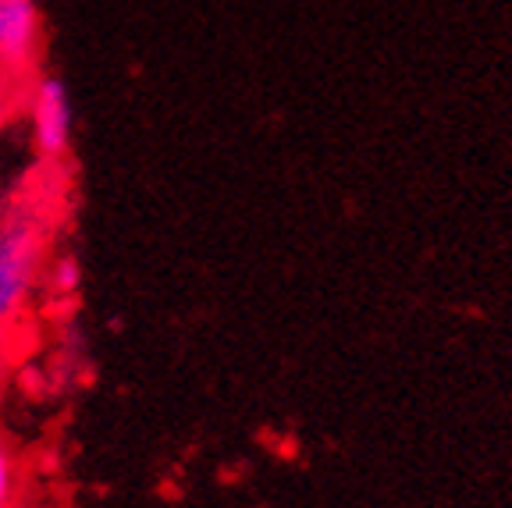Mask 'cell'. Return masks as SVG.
Returning <instances> with one entry per match:
<instances>
[{
    "instance_id": "3",
    "label": "cell",
    "mask_w": 512,
    "mask_h": 508,
    "mask_svg": "<svg viewBox=\"0 0 512 508\" xmlns=\"http://www.w3.org/2000/svg\"><path fill=\"white\" fill-rule=\"evenodd\" d=\"M40 50V4L0 0V72L25 79Z\"/></svg>"
},
{
    "instance_id": "4",
    "label": "cell",
    "mask_w": 512,
    "mask_h": 508,
    "mask_svg": "<svg viewBox=\"0 0 512 508\" xmlns=\"http://www.w3.org/2000/svg\"><path fill=\"white\" fill-rule=\"evenodd\" d=\"M18 498H22V466L15 448L0 437V508H18Z\"/></svg>"
},
{
    "instance_id": "2",
    "label": "cell",
    "mask_w": 512,
    "mask_h": 508,
    "mask_svg": "<svg viewBox=\"0 0 512 508\" xmlns=\"http://www.w3.org/2000/svg\"><path fill=\"white\" fill-rule=\"evenodd\" d=\"M25 107H29V128H32V143L40 150V157H64L68 146H72V100H68V89L54 75H40V79L29 82V96H25Z\"/></svg>"
},
{
    "instance_id": "5",
    "label": "cell",
    "mask_w": 512,
    "mask_h": 508,
    "mask_svg": "<svg viewBox=\"0 0 512 508\" xmlns=\"http://www.w3.org/2000/svg\"><path fill=\"white\" fill-rule=\"evenodd\" d=\"M82 285V267L75 256H57L54 263H50V274H47V288L54 295H75Z\"/></svg>"
},
{
    "instance_id": "1",
    "label": "cell",
    "mask_w": 512,
    "mask_h": 508,
    "mask_svg": "<svg viewBox=\"0 0 512 508\" xmlns=\"http://www.w3.org/2000/svg\"><path fill=\"white\" fill-rule=\"evenodd\" d=\"M43 228L32 217L11 214L0 221V324H15L29 306L40 274Z\"/></svg>"
},
{
    "instance_id": "6",
    "label": "cell",
    "mask_w": 512,
    "mask_h": 508,
    "mask_svg": "<svg viewBox=\"0 0 512 508\" xmlns=\"http://www.w3.org/2000/svg\"><path fill=\"white\" fill-rule=\"evenodd\" d=\"M15 82L18 79L0 72V128H4V121L11 118V107H15Z\"/></svg>"
},
{
    "instance_id": "7",
    "label": "cell",
    "mask_w": 512,
    "mask_h": 508,
    "mask_svg": "<svg viewBox=\"0 0 512 508\" xmlns=\"http://www.w3.org/2000/svg\"><path fill=\"white\" fill-rule=\"evenodd\" d=\"M8 363H11V327L0 324V374L8 370Z\"/></svg>"
}]
</instances>
